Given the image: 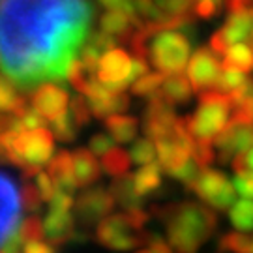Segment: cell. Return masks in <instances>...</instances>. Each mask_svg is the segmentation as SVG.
<instances>
[{
  "instance_id": "f6af8a7d",
  "label": "cell",
  "mask_w": 253,
  "mask_h": 253,
  "mask_svg": "<svg viewBox=\"0 0 253 253\" xmlns=\"http://www.w3.org/2000/svg\"><path fill=\"white\" fill-rule=\"evenodd\" d=\"M25 253H56V246H53L51 242H42V240H36V242H28L25 248Z\"/></svg>"
},
{
  "instance_id": "7bdbcfd3",
  "label": "cell",
  "mask_w": 253,
  "mask_h": 253,
  "mask_svg": "<svg viewBox=\"0 0 253 253\" xmlns=\"http://www.w3.org/2000/svg\"><path fill=\"white\" fill-rule=\"evenodd\" d=\"M75 207V201H73V193L68 191L56 190L53 195V199L49 201V208H56V210H72Z\"/></svg>"
},
{
  "instance_id": "7402d4cb",
  "label": "cell",
  "mask_w": 253,
  "mask_h": 253,
  "mask_svg": "<svg viewBox=\"0 0 253 253\" xmlns=\"http://www.w3.org/2000/svg\"><path fill=\"white\" fill-rule=\"evenodd\" d=\"M162 94L165 100L172 105H182L188 103L191 98V83L190 77H186L184 73H172L167 75V79L163 81Z\"/></svg>"
},
{
  "instance_id": "816d5d0a",
  "label": "cell",
  "mask_w": 253,
  "mask_h": 253,
  "mask_svg": "<svg viewBox=\"0 0 253 253\" xmlns=\"http://www.w3.org/2000/svg\"><path fill=\"white\" fill-rule=\"evenodd\" d=\"M252 253H253V252H252Z\"/></svg>"
},
{
  "instance_id": "1f68e13d",
  "label": "cell",
  "mask_w": 253,
  "mask_h": 253,
  "mask_svg": "<svg viewBox=\"0 0 253 253\" xmlns=\"http://www.w3.org/2000/svg\"><path fill=\"white\" fill-rule=\"evenodd\" d=\"M21 199H23V208L27 210L28 214H38L40 208H42V203H43V197L38 190L36 182L34 180H23V186H21Z\"/></svg>"
},
{
  "instance_id": "b9f144b4",
  "label": "cell",
  "mask_w": 253,
  "mask_h": 253,
  "mask_svg": "<svg viewBox=\"0 0 253 253\" xmlns=\"http://www.w3.org/2000/svg\"><path fill=\"white\" fill-rule=\"evenodd\" d=\"M124 214H126L127 221L135 227V229H139V231H143V229L146 227V223L150 221V217H152V214H150V212H146V210H143V207L141 208H127V210H124Z\"/></svg>"
},
{
  "instance_id": "44dd1931",
  "label": "cell",
  "mask_w": 253,
  "mask_h": 253,
  "mask_svg": "<svg viewBox=\"0 0 253 253\" xmlns=\"http://www.w3.org/2000/svg\"><path fill=\"white\" fill-rule=\"evenodd\" d=\"M163 167L160 163H148V165H141V169L133 174V182H135L137 193L146 199L154 195L156 191L162 188L163 184Z\"/></svg>"
},
{
  "instance_id": "7a4b0ae2",
  "label": "cell",
  "mask_w": 253,
  "mask_h": 253,
  "mask_svg": "<svg viewBox=\"0 0 253 253\" xmlns=\"http://www.w3.org/2000/svg\"><path fill=\"white\" fill-rule=\"evenodd\" d=\"M150 214L163 221L167 240L176 253H197L217 229L214 210L193 201L156 205Z\"/></svg>"
},
{
  "instance_id": "5bb4252c",
  "label": "cell",
  "mask_w": 253,
  "mask_h": 253,
  "mask_svg": "<svg viewBox=\"0 0 253 253\" xmlns=\"http://www.w3.org/2000/svg\"><path fill=\"white\" fill-rule=\"evenodd\" d=\"M75 223H77V219L70 210L49 208L45 219H43L47 240L56 248L68 244V242H75V236H77Z\"/></svg>"
},
{
  "instance_id": "cb8c5ba5",
  "label": "cell",
  "mask_w": 253,
  "mask_h": 253,
  "mask_svg": "<svg viewBox=\"0 0 253 253\" xmlns=\"http://www.w3.org/2000/svg\"><path fill=\"white\" fill-rule=\"evenodd\" d=\"M131 156L129 152H126L124 148H111L105 156H101V169L105 174L113 176V178H118V176H124L129 172V167H131Z\"/></svg>"
},
{
  "instance_id": "484cf974",
  "label": "cell",
  "mask_w": 253,
  "mask_h": 253,
  "mask_svg": "<svg viewBox=\"0 0 253 253\" xmlns=\"http://www.w3.org/2000/svg\"><path fill=\"white\" fill-rule=\"evenodd\" d=\"M217 252L219 253H252L253 240L242 231L225 233L217 240Z\"/></svg>"
},
{
  "instance_id": "681fc988",
  "label": "cell",
  "mask_w": 253,
  "mask_h": 253,
  "mask_svg": "<svg viewBox=\"0 0 253 253\" xmlns=\"http://www.w3.org/2000/svg\"><path fill=\"white\" fill-rule=\"evenodd\" d=\"M135 253H152V250L148 248V250H139V252H135Z\"/></svg>"
},
{
  "instance_id": "d590c367",
  "label": "cell",
  "mask_w": 253,
  "mask_h": 253,
  "mask_svg": "<svg viewBox=\"0 0 253 253\" xmlns=\"http://www.w3.org/2000/svg\"><path fill=\"white\" fill-rule=\"evenodd\" d=\"M201 172H203V167H199V163L191 158L190 162L184 163L178 171L172 172L171 176H172V178H176L178 182H182V184H184L188 190H193L195 182L199 180Z\"/></svg>"
},
{
  "instance_id": "83f0119b",
  "label": "cell",
  "mask_w": 253,
  "mask_h": 253,
  "mask_svg": "<svg viewBox=\"0 0 253 253\" xmlns=\"http://www.w3.org/2000/svg\"><path fill=\"white\" fill-rule=\"evenodd\" d=\"M49 126H51L54 139L56 141H62V143H72V141H75V137H77L79 129H81V127L77 126V122L73 120L70 111L66 115H62L60 118L49 122Z\"/></svg>"
},
{
  "instance_id": "4316f807",
  "label": "cell",
  "mask_w": 253,
  "mask_h": 253,
  "mask_svg": "<svg viewBox=\"0 0 253 253\" xmlns=\"http://www.w3.org/2000/svg\"><path fill=\"white\" fill-rule=\"evenodd\" d=\"M165 79H167V75L162 72L146 73V75H143L141 79H137L131 84V94L137 96V98H150L152 94H156V92L162 88Z\"/></svg>"
},
{
  "instance_id": "9a60e30c",
  "label": "cell",
  "mask_w": 253,
  "mask_h": 253,
  "mask_svg": "<svg viewBox=\"0 0 253 253\" xmlns=\"http://www.w3.org/2000/svg\"><path fill=\"white\" fill-rule=\"evenodd\" d=\"M219 34L229 47L236 43H250L253 38V8L229 13L225 25L219 28Z\"/></svg>"
},
{
  "instance_id": "5b68a950",
  "label": "cell",
  "mask_w": 253,
  "mask_h": 253,
  "mask_svg": "<svg viewBox=\"0 0 253 253\" xmlns=\"http://www.w3.org/2000/svg\"><path fill=\"white\" fill-rule=\"evenodd\" d=\"M148 231H139L127 221L124 212L120 214H109L105 219H101L96 227V240L103 248L113 252H127L133 248L148 244Z\"/></svg>"
},
{
  "instance_id": "c3c4849f",
  "label": "cell",
  "mask_w": 253,
  "mask_h": 253,
  "mask_svg": "<svg viewBox=\"0 0 253 253\" xmlns=\"http://www.w3.org/2000/svg\"><path fill=\"white\" fill-rule=\"evenodd\" d=\"M244 160H246V171H253V146L244 152Z\"/></svg>"
},
{
  "instance_id": "ba28073f",
  "label": "cell",
  "mask_w": 253,
  "mask_h": 253,
  "mask_svg": "<svg viewBox=\"0 0 253 253\" xmlns=\"http://www.w3.org/2000/svg\"><path fill=\"white\" fill-rule=\"evenodd\" d=\"M23 199L15 178L0 171V250L21 227Z\"/></svg>"
},
{
  "instance_id": "30bf717a",
  "label": "cell",
  "mask_w": 253,
  "mask_h": 253,
  "mask_svg": "<svg viewBox=\"0 0 253 253\" xmlns=\"http://www.w3.org/2000/svg\"><path fill=\"white\" fill-rule=\"evenodd\" d=\"M221 60L219 54L212 51V47H199L191 54L188 62V77L191 88L199 96L201 92L216 88L217 79L221 75Z\"/></svg>"
},
{
  "instance_id": "4fadbf2b",
  "label": "cell",
  "mask_w": 253,
  "mask_h": 253,
  "mask_svg": "<svg viewBox=\"0 0 253 253\" xmlns=\"http://www.w3.org/2000/svg\"><path fill=\"white\" fill-rule=\"evenodd\" d=\"M214 146L219 150L217 160L221 163H229L233 156L248 152L253 146V124L229 120L225 129L214 139Z\"/></svg>"
},
{
  "instance_id": "836d02e7",
  "label": "cell",
  "mask_w": 253,
  "mask_h": 253,
  "mask_svg": "<svg viewBox=\"0 0 253 253\" xmlns=\"http://www.w3.org/2000/svg\"><path fill=\"white\" fill-rule=\"evenodd\" d=\"M131 6H133V11L135 15L141 21H162V19L169 17L167 13H163L162 8L156 4V0H129Z\"/></svg>"
},
{
  "instance_id": "bcb514c9",
  "label": "cell",
  "mask_w": 253,
  "mask_h": 253,
  "mask_svg": "<svg viewBox=\"0 0 253 253\" xmlns=\"http://www.w3.org/2000/svg\"><path fill=\"white\" fill-rule=\"evenodd\" d=\"M101 6H105L109 9H124L127 13H131V15H135V11H133V6H131V2L129 0H98Z\"/></svg>"
},
{
  "instance_id": "60d3db41",
  "label": "cell",
  "mask_w": 253,
  "mask_h": 253,
  "mask_svg": "<svg viewBox=\"0 0 253 253\" xmlns=\"http://www.w3.org/2000/svg\"><path fill=\"white\" fill-rule=\"evenodd\" d=\"M34 182H36L38 190H40V193H42V197H43V201H49L53 199L54 191H56V186H54V180L51 178V174L49 172H40L36 178H34Z\"/></svg>"
},
{
  "instance_id": "d4e9b609",
  "label": "cell",
  "mask_w": 253,
  "mask_h": 253,
  "mask_svg": "<svg viewBox=\"0 0 253 253\" xmlns=\"http://www.w3.org/2000/svg\"><path fill=\"white\" fill-rule=\"evenodd\" d=\"M229 219L235 229L242 233L253 231V201L252 199H240L236 201L233 207L229 208Z\"/></svg>"
},
{
  "instance_id": "603a6c76",
  "label": "cell",
  "mask_w": 253,
  "mask_h": 253,
  "mask_svg": "<svg viewBox=\"0 0 253 253\" xmlns=\"http://www.w3.org/2000/svg\"><path fill=\"white\" fill-rule=\"evenodd\" d=\"M221 70H238V72H253V49L248 43H236L227 49L221 58Z\"/></svg>"
},
{
  "instance_id": "8fae6325",
  "label": "cell",
  "mask_w": 253,
  "mask_h": 253,
  "mask_svg": "<svg viewBox=\"0 0 253 253\" xmlns=\"http://www.w3.org/2000/svg\"><path fill=\"white\" fill-rule=\"evenodd\" d=\"M131 70L133 60L124 49H111L101 56L98 66V79L113 92H124L127 86H131Z\"/></svg>"
},
{
  "instance_id": "8d00e7d4",
  "label": "cell",
  "mask_w": 253,
  "mask_h": 253,
  "mask_svg": "<svg viewBox=\"0 0 253 253\" xmlns=\"http://www.w3.org/2000/svg\"><path fill=\"white\" fill-rule=\"evenodd\" d=\"M191 158L199 163V167L208 169L217 158L216 150H214V143L212 141H201V139H197L195 146H193V152H191Z\"/></svg>"
},
{
  "instance_id": "3957f363",
  "label": "cell",
  "mask_w": 253,
  "mask_h": 253,
  "mask_svg": "<svg viewBox=\"0 0 253 253\" xmlns=\"http://www.w3.org/2000/svg\"><path fill=\"white\" fill-rule=\"evenodd\" d=\"M197 28H169L154 32L148 40V62L165 75L182 73L190 62L191 45L195 42Z\"/></svg>"
},
{
  "instance_id": "ab89813d",
  "label": "cell",
  "mask_w": 253,
  "mask_h": 253,
  "mask_svg": "<svg viewBox=\"0 0 253 253\" xmlns=\"http://www.w3.org/2000/svg\"><path fill=\"white\" fill-rule=\"evenodd\" d=\"M236 191L246 197V199H253V171H242V172H236L235 180Z\"/></svg>"
},
{
  "instance_id": "f546056e",
  "label": "cell",
  "mask_w": 253,
  "mask_h": 253,
  "mask_svg": "<svg viewBox=\"0 0 253 253\" xmlns=\"http://www.w3.org/2000/svg\"><path fill=\"white\" fill-rule=\"evenodd\" d=\"M248 81H250V77H248L244 72H238V70H223L221 75H219V79H217L216 88L219 92L227 94V96H231V94H235L236 90L244 88Z\"/></svg>"
},
{
  "instance_id": "f1b7e54d",
  "label": "cell",
  "mask_w": 253,
  "mask_h": 253,
  "mask_svg": "<svg viewBox=\"0 0 253 253\" xmlns=\"http://www.w3.org/2000/svg\"><path fill=\"white\" fill-rule=\"evenodd\" d=\"M129 156H131L133 163H137V165H148V163H154V160L158 158L156 141H152L150 137L135 139V141L131 143V148H129Z\"/></svg>"
},
{
  "instance_id": "2e32d148",
  "label": "cell",
  "mask_w": 253,
  "mask_h": 253,
  "mask_svg": "<svg viewBox=\"0 0 253 253\" xmlns=\"http://www.w3.org/2000/svg\"><path fill=\"white\" fill-rule=\"evenodd\" d=\"M47 172L51 174V178L54 180L56 190L73 191L79 188L77 178H75V165H73V154L68 150H60L53 156V160L47 163Z\"/></svg>"
},
{
  "instance_id": "277c9868",
  "label": "cell",
  "mask_w": 253,
  "mask_h": 253,
  "mask_svg": "<svg viewBox=\"0 0 253 253\" xmlns=\"http://www.w3.org/2000/svg\"><path fill=\"white\" fill-rule=\"evenodd\" d=\"M233 111L231 98L219 92L217 88H210L199 94V107L193 115H188L191 133L201 141L216 139L225 126L229 124V113Z\"/></svg>"
},
{
  "instance_id": "ac0fdd59",
  "label": "cell",
  "mask_w": 253,
  "mask_h": 253,
  "mask_svg": "<svg viewBox=\"0 0 253 253\" xmlns=\"http://www.w3.org/2000/svg\"><path fill=\"white\" fill-rule=\"evenodd\" d=\"M73 165L79 188H90L101 178V163H98L90 148H77L73 152Z\"/></svg>"
},
{
  "instance_id": "ee69618b",
  "label": "cell",
  "mask_w": 253,
  "mask_h": 253,
  "mask_svg": "<svg viewBox=\"0 0 253 253\" xmlns=\"http://www.w3.org/2000/svg\"><path fill=\"white\" fill-rule=\"evenodd\" d=\"M150 246V250L152 253H172V248L169 244V240H165L162 235H158V233H150L148 235V244Z\"/></svg>"
},
{
  "instance_id": "ffe728a7",
  "label": "cell",
  "mask_w": 253,
  "mask_h": 253,
  "mask_svg": "<svg viewBox=\"0 0 253 253\" xmlns=\"http://www.w3.org/2000/svg\"><path fill=\"white\" fill-rule=\"evenodd\" d=\"M109 191L113 193V197L117 201V205L127 210V208H141L145 199L137 193L135 190V182H133V174H124V176H118L111 182Z\"/></svg>"
},
{
  "instance_id": "8992f818",
  "label": "cell",
  "mask_w": 253,
  "mask_h": 253,
  "mask_svg": "<svg viewBox=\"0 0 253 253\" xmlns=\"http://www.w3.org/2000/svg\"><path fill=\"white\" fill-rule=\"evenodd\" d=\"M195 195L203 203H207L214 210H229L236 203V188L235 184L227 178L225 172L217 171V169H203L199 180L195 182L193 190Z\"/></svg>"
},
{
  "instance_id": "d6986e66",
  "label": "cell",
  "mask_w": 253,
  "mask_h": 253,
  "mask_svg": "<svg viewBox=\"0 0 253 253\" xmlns=\"http://www.w3.org/2000/svg\"><path fill=\"white\" fill-rule=\"evenodd\" d=\"M139 118L137 117H129V115H124V113H117V115H111V117L105 118V129L107 133L117 143H131L135 135L139 133Z\"/></svg>"
},
{
  "instance_id": "9c48e42d",
  "label": "cell",
  "mask_w": 253,
  "mask_h": 253,
  "mask_svg": "<svg viewBox=\"0 0 253 253\" xmlns=\"http://www.w3.org/2000/svg\"><path fill=\"white\" fill-rule=\"evenodd\" d=\"M176 120L178 117L174 113V105L165 100L162 88L150 98H146V107L143 113V122H141V127L146 137H150L152 141L171 137Z\"/></svg>"
},
{
  "instance_id": "7c38bea8",
  "label": "cell",
  "mask_w": 253,
  "mask_h": 253,
  "mask_svg": "<svg viewBox=\"0 0 253 253\" xmlns=\"http://www.w3.org/2000/svg\"><path fill=\"white\" fill-rule=\"evenodd\" d=\"M70 92L58 83H42L30 92V103L47 122H53L56 118L66 115L70 109Z\"/></svg>"
},
{
  "instance_id": "52a82bcc",
  "label": "cell",
  "mask_w": 253,
  "mask_h": 253,
  "mask_svg": "<svg viewBox=\"0 0 253 253\" xmlns=\"http://www.w3.org/2000/svg\"><path fill=\"white\" fill-rule=\"evenodd\" d=\"M115 205L117 201L113 197V193L105 190L103 186L86 188L83 193H79V197L75 199V207H73L79 229L86 233L96 223H100L101 219H105L109 214H113Z\"/></svg>"
},
{
  "instance_id": "e575fe53",
  "label": "cell",
  "mask_w": 253,
  "mask_h": 253,
  "mask_svg": "<svg viewBox=\"0 0 253 253\" xmlns=\"http://www.w3.org/2000/svg\"><path fill=\"white\" fill-rule=\"evenodd\" d=\"M17 86L11 83L8 75L0 73V113H9L21 94H17Z\"/></svg>"
},
{
  "instance_id": "f35d334b",
  "label": "cell",
  "mask_w": 253,
  "mask_h": 253,
  "mask_svg": "<svg viewBox=\"0 0 253 253\" xmlns=\"http://www.w3.org/2000/svg\"><path fill=\"white\" fill-rule=\"evenodd\" d=\"M115 143H117V141L109 135V133H96V135L90 137L88 148H90L96 156H105L111 148H115Z\"/></svg>"
},
{
  "instance_id": "e0dca14e",
  "label": "cell",
  "mask_w": 253,
  "mask_h": 253,
  "mask_svg": "<svg viewBox=\"0 0 253 253\" xmlns=\"http://www.w3.org/2000/svg\"><path fill=\"white\" fill-rule=\"evenodd\" d=\"M156 148H158V160L163 171L167 174H172L178 171L182 165L191 160V150L186 145H182L178 139L174 137H167V139H160L156 141Z\"/></svg>"
},
{
  "instance_id": "d6a6232c",
  "label": "cell",
  "mask_w": 253,
  "mask_h": 253,
  "mask_svg": "<svg viewBox=\"0 0 253 253\" xmlns=\"http://www.w3.org/2000/svg\"><path fill=\"white\" fill-rule=\"evenodd\" d=\"M70 113H72L73 120L77 122V126L79 127L88 126L92 117H94V115H92L90 103H88V98H86L84 94L73 96L72 101H70Z\"/></svg>"
},
{
  "instance_id": "74e56055",
  "label": "cell",
  "mask_w": 253,
  "mask_h": 253,
  "mask_svg": "<svg viewBox=\"0 0 253 253\" xmlns=\"http://www.w3.org/2000/svg\"><path fill=\"white\" fill-rule=\"evenodd\" d=\"M221 6H223V0H193L191 13H193V17L208 21L221 11Z\"/></svg>"
},
{
  "instance_id": "f907efd6",
  "label": "cell",
  "mask_w": 253,
  "mask_h": 253,
  "mask_svg": "<svg viewBox=\"0 0 253 253\" xmlns=\"http://www.w3.org/2000/svg\"><path fill=\"white\" fill-rule=\"evenodd\" d=\"M0 253H8V252H6V250H0Z\"/></svg>"
},
{
  "instance_id": "7dc6e473",
  "label": "cell",
  "mask_w": 253,
  "mask_h": 253,
  "mask_svg": "<svg viewBox=\"0 0 253 253\" xmlns=\"http://www.w3.org/2000/svg\"><path fill=\"white\" fill-rule=\"evenodd\" d=\"M252 4H253V0H225V8L229 13L242 11V9H250Z\"/></svg>"
},
{
  "instance_id": "6da1fadb",
  "label": "cell",
  "mask_w": 253,
  "mask_h": 253,
  "mask_svg": "<svg viewBox=\"0 0 253 253\" xmlns=\"http://www.w3.org/2000/svg\"><path fill=\"white\" fill-rule=\"evenodd\" d=\"M90 0H0V68L23 92L68 81L90 36Z\"/></svg>"
},
{
  "instance_id": "4dcf8cb0",
  "label": "cell",
  "mask_w": 253,
  "mask_h": 253,
  "mask_svg": "<svg viewBox=\"0 0 253 253\" xmlns=\"http://www.w3.org/2000/svg\"><path fill=\"white\" fill-rule=\"evenodd\" d=\"M19 235L23 238L25 246L28 242H36V240H42L45 236V227H43V221L38 214H30L27 216L23 221H21V227H19Z\"/></svg>"
}]
</instances>
